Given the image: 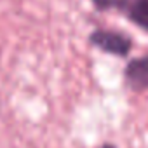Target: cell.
I'll return each mask as SVG.
<instances>
[{
  "mask_svg": "<svg viewBox=\"0 0 148 148\" xmlns=\"http://www.w3.org/2000/svg\"><path fill=\"white\" fill-rule=\"evenodd\" d=\"M101 148H117V146H115V145H112V143H105Z\"/></svg>",
  "mask_w": 148,
  "mask_h": 148,
  "instance_id": "cell-5",
  "label": "cell"
},
{
  "mask_svg": "<svg viewBox=\"0 0 148 148\" xmlns=\"http://www.w3.org/2000/svg\"><path fill=\"white\" fill-rule=\"evenodd\" d=\"M91 2H92L94 9L99 12H106L112 9L125 11V5H127V0H91Z\"/></svg>",
  "mask_w": 148,
  "mask_h": 148,
  "instance_id": "cell-4",
  "label": "cell"
},
{
  "mask_svg": "<svg viewBox=\"0 0 148 148\" xmlns=\"http://www.w3.org/2000/svg\"><path fill=\"white\" fill-rule=\"evenodd\" d=\"M89 42L105 54H112L115 58H127L132 49V38L113 30H94L89 35Z\"/></svg>",
  "mask_w": 148,
  "mask_h": 148,
  "instance_id": "cell-1",
  "label": "cell"
},
{
  "mask_svg": "<svg viewBox=\"0 0 148 148\" xmlns=\"http://www.w3.org/2000/svg\"><path fill=\"white\" fill-rule=\"evenodd\" d=\"M124 84L134 92L148 91V54L131 59L124 68Z\"/></svg>",
  "mask_w": 148,
  "mask_h": 148,
  "instance_id": "cell-2",
  "label": "cell"
},
{
  "mask_svg": "<svg viewBox=\"0 0 148 148\" xmlns=\"http://www.w3.org/2000/svg\"><path fill=\"white\" fill-rule=\"evenodd\" d=\"M124 12L134 26L148 33V0H127Z\"/></svg>",
  "mask_w": 148,
  "mask_h": 148,
  "instance_id": "cell-3",
  "label": "cell"
}]
</instances>
